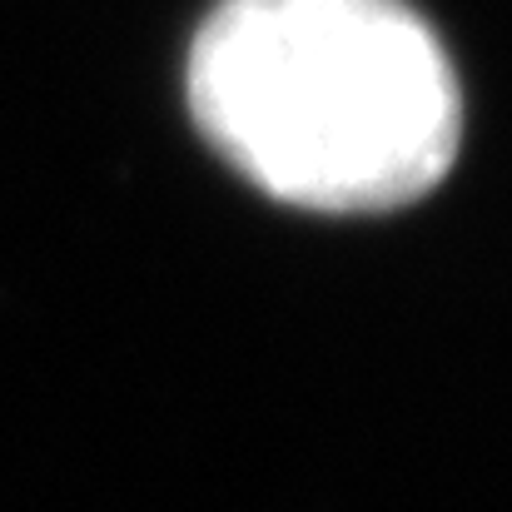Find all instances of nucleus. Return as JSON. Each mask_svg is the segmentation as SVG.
Masks as SVG:
<instances>
[{"instance_id":"f257e3e1","label":"nucleus","mask_w":512,"mask_h":512,"mask_svg":"<svg viewBox=\"0 0 512 512\" xmlns=\"http://www.w3.org/2000/svg\"><path fill=\"white\" fill-rule=\"evenodd\" d=\"M184 100L249 184L324 214L423 199L463 140L458 70L408 0H219Z\"/></svg>"}]
</instances>
